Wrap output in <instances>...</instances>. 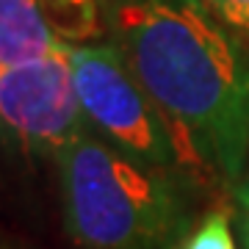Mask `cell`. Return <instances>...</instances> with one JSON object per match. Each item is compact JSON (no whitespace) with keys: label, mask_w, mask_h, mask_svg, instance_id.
I'll return each instance as SVG.
<instances>
[{"label":"cell","mask_w":249,"mask_h":249,"mask_svg":"<svg viewBox=\"0 0 249 249\" xmlns=\"http://www.w3.org/2000/svg\"><path fill=\"white\" fill-rule=\"evenodd\" d=\"M183 249H235L227 213H208L186 238Z\"/></svg>","instance_id":"cell-7"},{"label":"cell","mask_w":249,"mask_h":249,"mask_svg":"<svg viewBox=\"0 0 249 249\" xmlns=\"http://www.w3.org/2000/svg\"><path fill=\"white\" fill-rule=\"evenodd\" d=\"M58 163L64 224L83 249H172L186 232L188 208L178 172L152 169L94 130Z\"/></svg>","instance_id":"cell-2"},{"label":"cell","mask_w":249,"mask_h":249,"mask_svg":"<svg viewBox=\"0 0 249 249\" xmlns=\"http://www.w3.org/2000/svg\"><path fill=\"white\" fill-rule=\"evenodd\" d=\"M72 75L91 130L152 169L178 172V136L114 42L70 45Z\"/></svg>","instance_id":"cell-3"},{"label":"cell","mask_w":249,"mask_h":249,"mask_svg":"<svg viewBox=\"0 0 249 249\" xmlns=\"http://www.w3.org/2000/svg\"><path fill=\"white\" fill-rule=\"evenodd\" d=\"M0 249H17V247H9V244H0Z\"/></svg>","instance_id":"cell-10"},{"label":"cell","mask_w":249,"mask_h":249,"mask_svg":"<svg viewBox=\"0 0 249 249\" xmlns=\"http://www.w3.org/2000/svg\"><path fill=\"white\" fill-rule=\"evenodd\" d=\"M67 47L0 70V142L25 158L58 160L91 127Z\"/></svg>","instance_id":"cell-4"},{"label":"cell","mask_w":249,"mask_h":249,"mask_svg":"<svg viewBox=\"0 0 249 249\" xmlns=\"http://www.w3.org/2000/svg\"><path fill=\"white\" fill-rule=\"evenodd\" d=\"M235 211H238V232L244 249H249V178L235 188Z\"/></svg>","instance_id":"cell-9"},{"label":"cell","mask_w":249,"mask_h":249,"mask_svg":"<svg viewBox=\"0 0 249 249\" xmlns=\"http://www.w3.org/2000/svg\"><path fill=\"white\" fill-rule=\"evenodd\" d=\"M50 19L39 0H0V70L58 50Z\"/></svg>","instance_id":"cell-5"},{"label":"cell","mask_w":249,"mask_h":249,"mask_svg":"<svg viewBox=\"0 0 249 249\" xmlns=\"http://www.w3.org/2000/svg\"><path fill=\"white\" fill-rule=\"evenodd\" d=\"M55 36L67 45H80L97 34V0H39Z\"/></svg>","instance_id":"cell-6"},{"label":"cell","mask_w":249,"mask_h":249,"mask_svg":"<svg viewBox=\"0 0 249 249\" xmlns=\"http://www.w3.org/2000/svg\"><path fill=\"white\" fill-rule=\"evenodd\" d=\"M108 17L183 160L238 183L249 155V67L213 11L199 0H111Z\"/></svg>","instance_id":"cell-1"},{"label":"cell","mask_w":249,"mask_h":249,"mask_svg":"<svg viewBox=\"0 0 249 249\" xmlns=\"http://www.w3.org/2000/svg\"><path fill=\"white\" fill-rule=\"evenodd\" d=\"M199 3L208 11H213L222 22L249 34V0H199Z\"/></svg>","instance_id":"cell-8"}]
</instances>
